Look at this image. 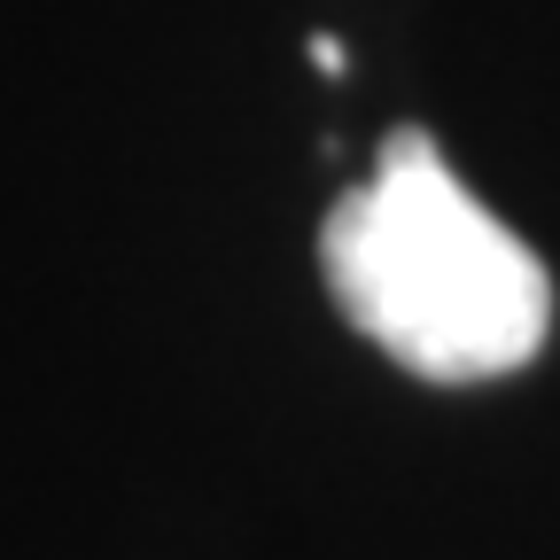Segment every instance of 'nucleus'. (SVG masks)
I'll use <instances>...</instances> for the list:
<instances>
[{"label":"nucleus","instance_id":"1","mask_svg":"<svg viewBox=\"0 0 560 560\" xmlns=\"http://www.w3.org/2000/svg\"><path fill=\"white\" fill-rule=\"evenodd\" d=\"M335 312L420 382H490L529 366L552 335L537 249L452 179L436 140L397 125L359 187L319 226Z\"/></svg>","mask_w":560,"mask_h":560},{"label":"nucleus","instance_id":"2","mask_svg":"<svg viewBox=\"0 0 560 560\" xmlns=\"http://www.w3.org/2000/svg\"><path fill=\"white\" fill-rule=\"evenodd\" d=\"M312 62H319V70H327V79H342V70H350V62H342V47H335V39H312Z\"/></svg>","mask_w":560,"mask_h":560}]
</instances>
